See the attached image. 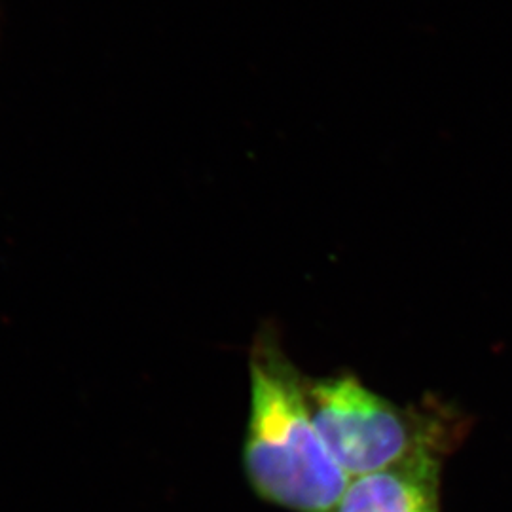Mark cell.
<instances>
[{
    "mask_svg": "<svg viewBox=\"0 0 512 512\" xmlns=\"http://www.w3.org/2000/svg\"><path fill=\"white\" fill-rule=\"evenodd\" d=\"M251 404L243 469L264 501L293 512H334L349 478L315 429L306 378L268 325L249 353Z\"/></svg>",
    "mask_w": 512,
    "mask_h": 512,
    "instance_id": "6da1fadb",
    "label": "cell"
},
{
    "mask_svg": "<svg viewBox=\"0 0 512 512\" xmlns=\"http://www.w3.org/2000/svg\"><path fill=\"white\" fill-rule=\"evenodd\" d=\"M306 395L317 433L349 478L414 459H446L471 427L454 404L427 397L401 406L351 372L306 378Z\"/></svg>",
    "mask_w": 512,
    "mask_h": 512,
    "instance_id": "7a4b0ae2",
    "label": "cell"
},
{
    "mask_svg": "<svg viewBox=\"0 0 512 512\" xmlns=\"http://www.w3.org/2000/svg\"><path fill=\"white\" fill-rule=\"evenodd\" d=\"M442 458H421L349 480L334 512H439Z\"/></svg>",
    "mask_w": 512,
    "mask_h": 512,
    "instance_id": "3957f363",
    "label": "cell"
}]
</instances>
